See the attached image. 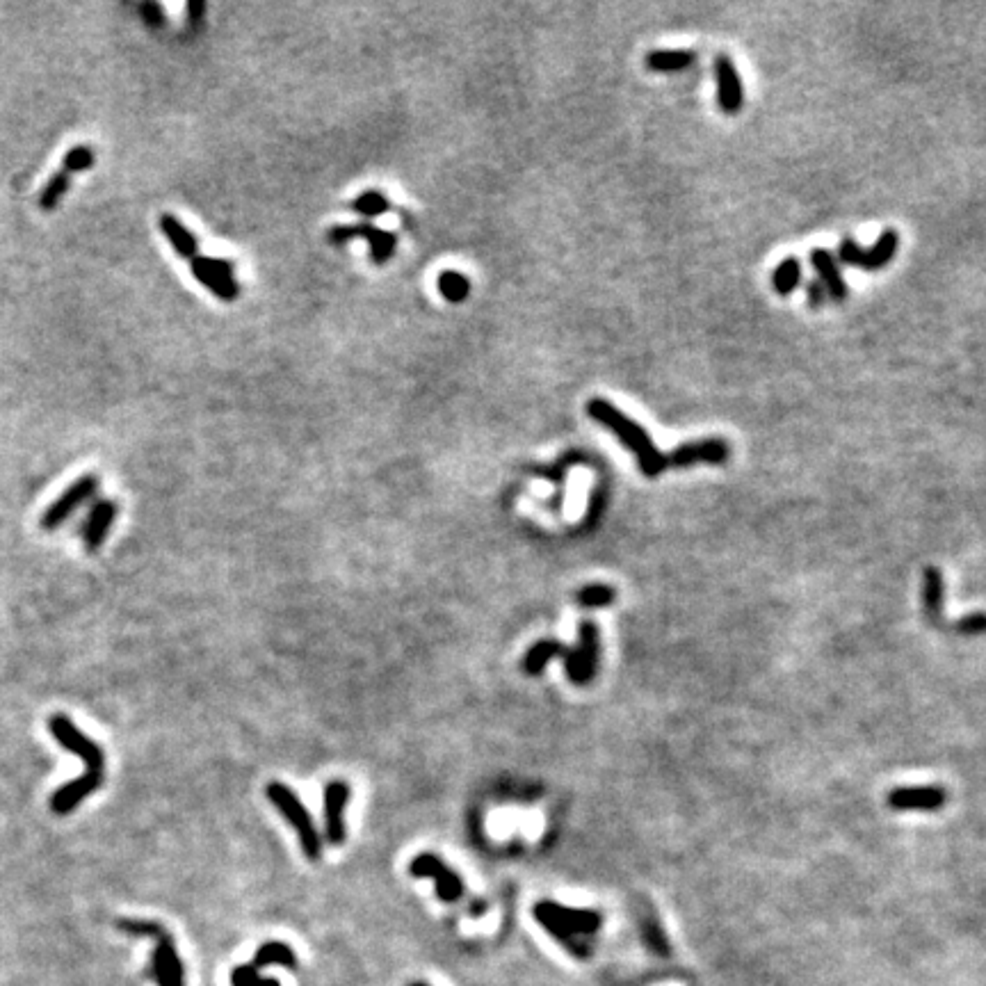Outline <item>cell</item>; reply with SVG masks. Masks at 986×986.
<instances>
[{"label":"cell","mask_w":986,"mask_h":986,"mask_svg":"<svg viewBox=\"0 0 986 986\" xmlns=\"http://www.w3.org/2000/svg\"><path fill=\"white\" fill-rule=\"evenodd\" d=\"M48 731H51L53 738L58 740L69 754L78 756L80 761L85 763L83 777L64 783V786L58 792H53L51 797V811L55 815H69L76 811L78 804L83 802L85 797L94 795V792L103 786L105 756L103 749L96 745L92 738H87V735L80 731L67 715H53L48 719Z\"/></svg>","instance_id":"6da1fadb"},{"label":"cell","mask_w":986,"mask_h":986,"mask_svg":"<svg viewBox=\"0 0 986 986\" xmlns=\"http://www.w3.org/2000/svg\"><path fill=\"white\" fill-rule=\"evenodd\" d=\"M587 414L592 416L598 425L608 427V430L617 436L630 452H633L646 478H658V475L669 466L667 455H662V452L656 448L651 434L646 432L640 423H635L633 418L626 416L624 411L614 407L612 402L603 398H592L587 402Z\"/></svg>","instance_id":"7a4b0ae2"},{"label":"cell","mask_w":986,"mask_h":986,"mask_svg":"<svg viewBox=\"0 0 986 986\" xmlns=\"http://www.w3.org/2000/svg\"><path fill=\"white\" fill-rule=\"evenodd\" d=\"M535 920L560 941L573 957H589V936H594L603 925V916L592 909H571L557 902H539L535 907Z\"/></svg>","instance_id":"3957f363"},{"label":"cell","mask_w":986,"mask_h":986,"mask_svg":"<svg viewBox=\"0 0 986 986\" xmlns=\"http://www.w3.org/2000/svg\"><path fill=\"white\" fill-rule=\"evenodd\" d=\"M117 925L126 934L156 939V950H153L151 957V977L158 982V986L185 984L183 961L179 957V950H176L174 939L167 934V929H163L158 923H151V920H119Z\"/></svg>","instance_id":"277c9868"},{"label":"cell","mask_w":986,"mask_h":986,"mask_svg":"<svg viewBox=\"0 0 986 986\" xmlns=\"http://www.w3.org/2000/svg\"><path fill=\"white\" fill-rule=\"evenodd\" d=\"M265 795H268L274 808L284 815L290 827L297 831L299 845H302V852L309 861H318L322 854V840L318 829H315L311 813L306 811V806L302 804V799L297 797V792L290 790L286 783L281 781H270L268 788H265Z\"/></svg>","instance_id":"5b68a950"},{"label":"cell","mask_w":986,"mask_h":986,"mask_svg":"<svg viewBox=\"0 0 986 986\" xmlns=\"http://www.w3.org/2000/svg\"><path fill=\"white\" fill-rule=\"evenodd\" d=\"M601 656V635L594 621H583L578 628L576 649H564V669L573 685H589L594 681Z\"/></svg>","instance_id":"8992f818"},{"label":"cell","mask_w":986,"mask_h":986,"mask_svg":"<svg viewBox=\"0 0 986 986\" xmlns=\"http://www.w3.org/2000/svg\"><path fill=\"white\" fill-rule=\"evenodd\" d=\"M897 249H900V233H897L895 229H886L870 249H863V247H859V242L856 240L845 238L843 242H840L838 254H840V263L852 265V268L875 272V270L886 268V265L893 261Z\"/></svg>","instance_id":"52a82bcc"},{"label":"cell","mask_w":986,"mask_h":986,"mask_svg":"<svg viewBox=\"0 0 986 986\" xmlns=\"http://www.w3.org/2000/svg\"><path fill=\"white\" fill-rule=\"evenodd\" d=\"M409 872L414 877L432 879L436 895H439V900L443 902L452 904L464 897L462 877H459L455 870H450L436 854H418L416 859L409 863Z\"/></svg>","instance_id":"ba28073f"},{"label":"cell","mask_w":986,"mask_h":986,"mask_svg":"<svg viewBox=\"0 0 986 986\" xmlns=\"http://www.w3.org/2000/svg\"><path fill=\"white\" fill-rule=\"evenodd\" d=\"M352 788L341 779L329 781L322 792V813H325V838L329 845H343L347 838L345 808L350 804Z\"/></svg>","instance_id":"9c48e42d"},{"label":"cell","mask_w":986,"mask_h":986,"mask_svg":"<svg viewBox=\"0 0 986 986\" xmlns=\"http://www.w3.org/2000/svg\"><path fill=\"white\" fill-rule=\"evenodd\" d=\"M354 238L368 240L370 254H373V261L377 265L389 263V258L395 252V242H398V238H395V233L384 231V229H377V226H373V224L334 226V229H331L327 233V240L331 242V245H345V242H350Z\"/></svg>","instance_id":"30bf717a"},{"label":"cell","mask_w":986,"mask_h":986,"mask_svg":"<svg viewBox=\"0 0 986 986\" xmlns=\"http://www.w3.org/2000/svg\"><path fill=\"white\" fill-rule=\"evenodd\" d=\"M190 265L197 281H201L208 290H213V295L220 297L222 302H233V299H238L240 286L238 281L233 279V265L229 261L197 256L192 258Z\"/></svg>","instance_id":"8fae6325"},{"label":"cell","mask_w":986,"mask_h":986,"mask_svg":"<svg viewBox=\"0 0 986 986\" xmlns=\"http://www.w3.org/2000/svg\"><path fill=\"white\" fill-rule=\"evenodd\" d=\"M96 489H99V478H96V475H92V473L83 475V478L76 480L67 491L62 493L58 500H55L51 507L46 509L44 516H42V528H46V530L58 528V525L67 521L69 516L85 503V500H90L94 496Z\"/></svg>","instance_id":"7c38bea8"},{"label":"cell","mask_w":986,"mask_h":986,"mask_svg":"<svg viewBox=\"0 0 986 986\" xmlns=\"http://www.w3.org/2000/svg\"><path fill=\"white\" fill-rule=\"evenodd\" d=\"M715 76H717V101L724 115H738L745 105V90H742V80L738 67L731 60V55H717L715 60Z\"/></svg>","instance_id":"4fadbf2b"},{"label":"cell","mask_w":986,"mask_h":986,"mask_svg":"<svg viewBox=\"0 0 986 986\" xmlns=\"http://www.w3.org/2000/svg\"><path fill=\"white\" fill-rule=\"evenodd\" d=\"M729 459V443L724 439H703L697 443H683L678 446L672 455H667L669 466L674 468H688L694 464H726Z\"/></svg>","instance_id":"5bb4252c"},{"label":"cell","mask_w":986,"mask_h":986,"mask_svg":"<svg viewBox=\"0 0 986 986\" xmlns=\"http://www.w3.org/2000/svg\"><path fill=\"white\" fill-rule=\"evenodd\" d=\"M945 790L939 786L927 788H897L888 795V806L895 811H939L945 806Z\"/></svg>","instance_id":"9a60e30c"},{"label":"cell","mask_w":986,"mask_h":986,"mask_svg":"<svg viewBox=\"0 0 986 986\" xmlns=\"http://www.w3.org/2000/svg\"><path fill=\"white\" fill-rule=\"evenodd\" d=\"M811 263H813L815 272H818L820 284L824 286V290H827V295L831 299H836V302H845L850 288H847L843 274H840V270H838L836 256L831 254L829 249H813Z\"/></svg>","instance_id":"2e32d148"},{"label":"cell","mask_w":986,"mask_h":986,"mask_svg":"<svg viewBox=\"0 0 986 986\" xmlns=\"http://www.w3.org/2000/svg\"><path fill=\"white\" fill-rule=\"evenodd\" d=\"M115 516H117V505L112 503V500H99V503L92 507V512H90V516H87L85 528H83V539H85L87 551L90 553L99 551V546L103 544L105 535H108L110 525L115 523Z\"/></svg>","instance_id":"e0dca14e"},{"label":"cell","mask_w":986,"mask_h":986,"mask_svg":"<svg viewBox=\"0 0 986 986\" xmlns=\"http://www.w3.org/2000/svg\"><path fill=\"white\" fill-rule=\"evenodd\" d=\"M158 226H160V231L165 233L169 245L174 247V252L179 254L181 258H188V261H192V258L199 256V245H197L195 233H192L181 220H176L174 215L165 213V215L158 217Z\"/></svg>","instance_id":"ac0fdd59"},{"label":"cell","mask_w":986,"mask_h":986,"mask_svg":"<svg viewBox=\"0 0 986 986\" xmlns=\"http://www.w3.org/2000/svg\"><path fill=\"white\" fill-rule=\"evenodd\" d=\"M557 656H564V646L557 640H539L532 644L523 656V672L528 676H539L548 662Z\"/></svg>","instance_id":"d6986e66"},{"label":"cell","mask_w":986,"mask_h":986,"mask_svg":"<svg viewBox=\"0 0 986 986\" xmlns=\"http://www.w3.org/2000/svg\"><path fill=\"white\" fill-rule=\"evenodd\" d=\"M286 966V968H295L297 966V957H295V952L290 945L286 943H281V941H270V943H263L261 948L256 950V955H254V968H265V966Z\"/></svg>","instance_id":"ffe728a7"},{"label":"cell","mask_w":986,"mask_h":986,"mask_svg":"<svg viewBox=\"0 0 986 986\" xmlns=\"http://www.w3.org/2000/svg\"><path fill=\"white\" fill-rule=\"evenodd\" d=\"M697 62V53L692 51H651L646 55V67L653 71H683Z\"/></svg>","instance_id":"44dd1931"},{"label":"cell","mask_w":986,"mask_h":986,"mask_svg":"<svg viewBox=\"0 0 986 986\" xmlns=\"http://www.w3.org/2000/svg\"><path fill=\"white\" fill-rule=\"evenodd\" d=\"M925 612L934 626H941V601H943V580L941 573L929 567L925 571V589H923Z\"/></svg>","instance_id":"7402d4cb"},{"label":"cell","mask_w":986,"mask_h":986,"mask_svg":"<svg viewBox=\"0 0 986 986\" xmlns=\"http://www.w3.org/2000/svg\"><path fill=\"white\" fill-rule=\"evenodd\" d=\"M799 281H802V263H799V258L792 256L781 261L772 274V286L781 297L792 295V290L799 286Z\"/></svg>","instance_id":"603a6c76"},{"label":"cell","mask_w":986,"mask_h":986,"mask_svg":"<svg viewBox=\"0 0 986 986\" xmlns=\"http://www.w3.org/2000/svg\"><path fill=\"white\" fill-rule=\"evenodd\" d=\"M436 288H439V293L443 295V299H448V302H452V304H462L464 299L468 297V293H471V284H468V279L464 277L462 272H455V270H443L439 274V279H436Z\"/></svg>","instance_id":"cb8c5ba5"},{"label":"cell","mask_w":986,"mask_h":986,"mask_svg":"<svg viewBox=\"0 0 986 986\" xmlns=\"http://www.w3.org/2000/svg\"><path fill=\"white\" fill-rule=\"evenodd\" d=\"M69 183H71V174L64 172V169L58 174H53L51 179H48V183L44 185L42 195H39V208L55 210V206H58L60 199L64 197V192L69 190Z\"/></svg>","instance_id":"d4e9b609"},{"label":"cell","mask_w":986,"mask_h":986,"mask_svg":"<svg viewBox=\"0 0 986 986\" xmlns=\"http://www.w3.org/2000/svg\"><path fill=\"white\" fill-rule=\"evenodd\" d=\"M614 596H617V592H614V589L608 585H589V587L580 589V592L576 594V603L580 605V608H587V610L608 608V605L614 603Z\"/></svg>","instance_id":"484cf974"},{"label":"cell","mask_w":986,"mask_h":986,"mask_svg":"<svg viewBox=\"0 0 986 986\" xmlns=\"http://www.w3.org/2000/svg\"><path fill=\"white\" fill-rule=\"evenodd\" d=\"M389 208H391L389 199H386L382 192H377V190L363 192V195H359L357 199L352 201L354 213H359L363 217H379V215H384Z\"/></svg>","instance_id":"4316f807"},{"label":"cell","mask_w":986,"mask_h":986,"mask_svg":"<svg viewBox=\"0 0 986 986\" xmlns=\"http://www.w3.org/2000/svg\"><path fill=\"white\" fill-rule=\"evenodd\" d=\"M94 165V149L87 147V144H78V147L69 149L67 156L62 160V169L67 174H78L85 172Z\"/></svg>","instance_id":"83f0119b"},{"label":"cell","mask_w":986,"mask_h":986,"mask_svg":"<svg viewBox=\"0 0 986 986\" xmlns=\"http://www.w3.org/2000/svg\"><path fill=\"white\" fill-rule=\"evenodd\" d=\"M231 986H279V982L272 980V977L258 975V968L249 964V966L233 968Z\"/></svg>","instance_id":"f1b7e54d"},{"label":"cell","mask_w":986,"mask_h":986,"mask_svg":"<svg viewBox=\"0 0 986 986\" xmlns=\"http://www.w3.org/2000/svg\"><path fill=\"white\" fill-rule=\"evenodd\" d=\"M950 630L961 635H980L986 633V614H971V617L959 619L957 624H952Z\"/></svg>","instance_id":"f546056e"},{"label":"cell","mask_w":986,"mask_h":986,"mask_svg":"<svg viewBox=\"0 0 986 986\" xmlns=\"http://www.w3.org/2000/svg\"><path fill=\"white\" fill-rule=\"evenodd\" d=\"M806 290H808V304H811L813 309H820V306H824V302H827L829 295L820 281H813V284H808Z\"/></svg>","instance_id":"4dcf8cb0"},{"label":"cell","mask_w":986,"mask_h":986,"mask_svg":"<svg viewBox=\"0 0 986 986\" xmlns=\"http://www.w3.org/2000/svg\"><path fill=\"white\" fill-rule=\"evenodd\" d=\"M142 14H144V21H149L153 28H160L163 26V10H160V5L156 3H147V5H142Z\"/></svg>","instance_id":"1f68e13d"},{"label":"cell","mask_w":986,"mask_h":986,"mask_svg":"<svg viewBox=\"0 0 986 986\" xmlns=\"http://www.w3.org/2000/svg\"><path fill=\"white\" fill-rule=\"evenodd\" d=\"M409 986H427L425 982H414V984H409Z\"/></svg>","instance_id":"d6a6232c"}]
</instances>
